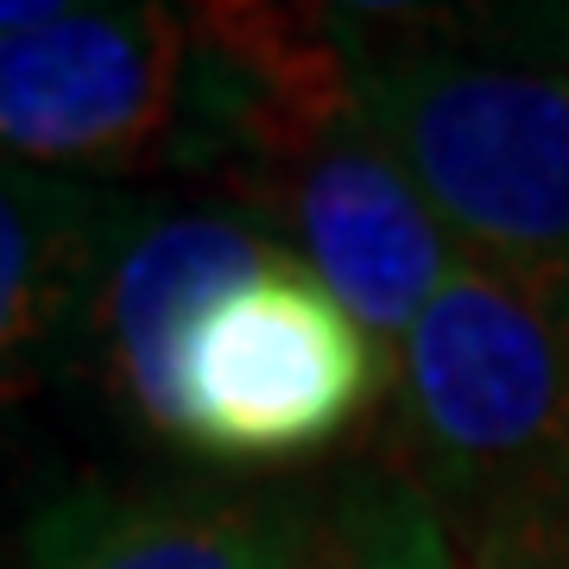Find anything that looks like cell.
<instances>
[{
  "mask_svg": "<svg viewBox=\"0 0 569 569\" xmlns=\"http://www.w3.org/2000/svg\"><path fill=\"white\" fill-rule=\"evenodd\" d=\"M310 526L298 493L82 488L32 519L26 569H298Z\"/></svg>",
  "mask_w": 569,
  "mask_h": 569,
  "instance_id": "7",
  "label": "cell"
},
{
  "mask_svg": "<svg viewBox=\"0 0 569 569\" xmlns=\"http://www.w3.org/2000/svg\"><path fill=\"white\" fill-rule=\"evenodd\" d=\"M70 7L63 0H0V32H26V26H51Z\"/></svg>",
  "mask_w": 569,
  "mask_h": 569,
  "instance_id": "11",
  "label": "cell"
},
{
  "mask_svg": "<svg viewBox=\"0 0 569 569\" xmlns=\"http://www.w3.org/2000/svg\"><path fill=\"white\" fill-rule=\"evenodd\" d=\"M190 20L164 7H70L0 32V152L51 171H133L178 152Z\"/></svg>",
  "mask_w": 569,
  "mask_h": 569,
  "instance_id": "4",
  "label": "cell"
},
{
  "mask_svg": "<svg viewBox=\"0 0 569 569\" xmlns=\"http://www.w3.org/2000/svg\"><path fill=\"white\" fill-rule=\"evenodd\" d=\"M355 96L462 260L569 317V51L348 20Z\"/></svg>",
  "mask_w": 569,
  "mask_h": 569,
  "instance_id": "1",
  "label": "cell"
},
{
  "mask_svg": "<svg viewBox=\"0 0 569 569\" xmlns=\"http://www.w3.org/2000/svg\"><path fill=\"white\" fill-rule=\"evenodd\" d=\"M121 209L70 178L0 171V399L51 373L77 323H89L108 260L121 253Z\"/></svg>",
  "mask_w": 569,
  "mask_h": 569,
  "instance_id": "8",
  "label": "cell"
},
{
  "mask_svg": "<svg viewBox=\"0 0 569 569\" xmlns=\"http://www.w3.org/2000/svg\"><path fill=\"white\" fill-rule=\"evenodd\" d=\"M380 387V348L305 260L228 284L178 355L183 449L216 462H291L336 443Z\"/></svg>",
  "mask_w": 569,
  "mask_h": 569,
  "instance_id": "3",
  "label": "cell"
},
{
  "mask_svg": "<svg viewBox=\"0 0 569 569\" xmlns=\"http://www.w3.org/2000/svg\"><path fill=\"white\" fill-rule=\"evenodd\" d=\"M392 411L418 493L468 526L569 512V317L462 260L399 342Z\"/></svg>",
  "mask_w": 569,
  "mask_h": 569,
  "instance_id": "2",
  "label": "cell"
},
{
  "mask_svg": "<svg viewBox=\"0 0 569 569\" xmlns=\"http://www.w3.org/2000/svg\"><path fill=\"white\" fill-rule=\"evenodd\" d=\"M253 190L291 234V260L305 253V272L367 329L373 348L399 355L425 305L462 266V247L449 241L425 190L380 146L367 114L253 178Z\"/></svg>",
  "mask_w": 569,
  "mask_h": 569,
  "instance_id": "5",
  "label": "cell"
},
{
  "mask_svg": "<svg viewBox=\"0 0 569 569\" xmlns=\"http://www.w3.org/2000/svg\"><path fill=\"white\" fill-rule=\"evenodd\" d=\"M272 260H284V247H272L253 222H234V216H171L159 228L127 234L121 253L108 260L89 336L102 342L108 373L133 418L159 430L164 443H183L178 355L190 323L228 284L253 279Z\"/></svg>",
  "mask_w": 569,
  "mask_h": 569,
  "instance_id": "6",
  "label": "cell"
},
{
  "mask_svg": "<svg viewBox=\"0 0 569 569\" xmlns=\"http://www.w3.org/2000/svg\"><path fill=\"white\" fill-rule=\"evenodd\" d=\"M298 569H456L449 519L418 493V481H355L317 507Z\"/></svg>",
  "mask_w": 569,
  "mask_h": 569,
  "instance_id": "9",
  "label": "cell"
},
{
  "mask_svg": "<svg viewBox=\"0 0 569 569\" xmlns=\"http://www.w3.org/2000/svg\"><path fill=\"white\" fill-rule=\"evenodd\" d=\"M462 569H569V512H526L481 526Z\"/></svg>",
  "mask_w": 569,
  "mask_h": 569,
  "instance_id": "10",
  "label": "cell"
}]
</instances>
